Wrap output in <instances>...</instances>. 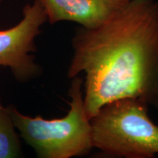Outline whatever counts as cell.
<instances>
[{
	"label": "cell",
	"mask_w": 158,
	"mask_h": 158,
	"mask_svg": "<svg viewBox=\"0 0 158 158\" xmlns=\"http://www.w3.org/2000/svg\"><path fill=\"white\" fill-rule=\"evenodd\" d=\"M2 106V104H1V100H0V108H1Z\"/></svg>",
	"instance_id": "52a82bcc"
},
{
	"label": "cell",
	"mask_w": 158,
	"mask_h": 158,
	"mask_svg": "<svg viewBox=\"0 0 158 158\" xmlns=\"http://www.w3.org/2000/svg\"><path fill=\"white\" fill-rule=\"evenodd\" d=\"M8 107L0 108V158H15L21 155V143Z\"/></svg>",
	"instance_id": "8992f818"
},
{
	"label": "cell",
	"mask_w": 158,
	"mask_h": 158,
	"mask_svg": "<svg viewBox=\"0 0 158 158\" xmlns=\"http://www.w3.org/2000/svg\"><path fill=\"white\" fill-rule=\"evenodd\" d=\"M51 24L72 21L86 29L108 22L131 0H40Z\"/></svg>",
	"instance_id": "5b68a950"
},
{
	"label": "cell",
	"mask_w": 158,
	"mask_h": 158,
	"mask_svg": "<svg viewBox=\"0 0 158 158\" xmlns=\"http://www.w3.org/2000/svg\"><path fill=\"white\" fill-rule=\"evenodd\" d=\"M68 78L84 73L85 114L137 98L158 109V0H131L108 22L80 27L71 40Z\"/></svg>",
	"instance_id": "6da1fadb"
},
{
	"label": "cell",
	"mask_w": 158,
	"mask_h": 158,
	"mask_svg": "<svg viewBox=\"0 0 158 158\" xmlns=\"http://www.w3.org/2000/svg\"><path fill=\"white\" fill-rule=\"evenodd\" d=\"M149 105L123 98L104 105L90 118L93 148L112 157L152 158L158 154V125Z\"/></svg>",
	"instance_id": "3957f363"
},
{
	"label": "cell",
	"mask_w": 158,
	"mask_h": 158,
	"mask_svg": "<svg viewBox=\"0 0 158 158\" xmlns=\"http://www.w3.org/2000/svg\"><path fill=\"white\" fill-rule=\"evenodd\" d=\"M2 1H3V0H0V5H1V3L2 2Z\"/></svg>",
	"instance_id": "ba28073f"
},
{
	"label": "cell",
	"mask_w": 158,
	"mask_h": 158,
	"mask_svg": "<svg viewBox=\"0 0 158 158\" xmlns=\"http://www.w3.org/2000/svg\"><path fill=\"white\" fill-rule=\"evenodd\" d=\"M70 110L64 117L45 119L24 115L13 106L8 109L23 141L39 158H71L87 155L93 149L92 126L84 110V80L71 78Z\"/></svg>",
	"instance_id": "7a4b0ae2"
},
{
	"label": "cell",
	"mask_w": 158,
	"mask_h": 158,
	"mask_svg": "<svg viewBox=\"0 0 158 158\" xmlns=\"http://www.w3.org/2000/svg\"><path fill=\"white\" fill-rule=\"evenodd\" d=\"M22 13L19 23L0 30V67L8 68L19 82L27 83L42 73L33 53L37 51L35 39L48 19L40 0L27 4Z\"/></svg>",
	"instance_id": "277c9868"
}]
</instances>
